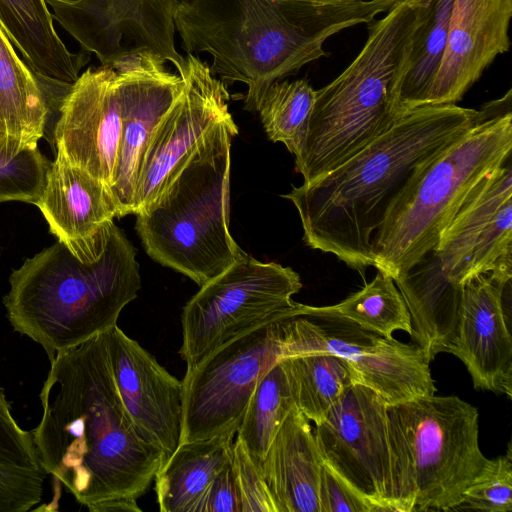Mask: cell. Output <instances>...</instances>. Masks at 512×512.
Returning <instances> with one entry per match:
<instances>
[{
  "instance_id": "6da1fadb",
  "label": "cell",
  "mask_w": 512,
  "mask_h": 512,
  "mask_svg": "<svg viewBox=\"0 0 512 512\" xmlns=\"http://www.w3.org/2000/svg\"><path fill=\"white\" fill-rule=\"evenodd\" d=\"M33 430L40 463L90 512H140L165 463L137 434L111 371L105 332L50 360Z\"/></svg>"
},
{
  "instance_id": "7a4b0ae2",
  "label": "cell",
  "mask_w": 512,
  "mask_h": 512,
  "mask_svg": "<svg viewBox=\"0 0 512 512\" xmlns=\"http://www.w3.org/2000/svg\"><path fill=\"white\" fill-rule=\"evenodd\" d=\"M481 115L456 104L408 110L345 162L282 195L299 214L306 244L363 274L373 265V236L414 170Z\"/></svg>"
},
{
  "instance_id": "3957f363",
  "label": "cell",
  "mask_w": 512,
  "mask_h": 512,
  "mask_svg": "<svg viewBox=\"0 0 512 512\" xmlns=\"http://www.w3.org/2000/svg\"><path fill=\"white\" fill-rule=\"evenodd\" d=\"M401 0H194L175 16L187 53L207 52L226 85H247L244 108L256 112L266 90L326 56L331 35L371 23Z\"/></svg>"
},
{
  "instance_id": "277c9868",
  "label": "cell",
  "mask_w": 512,
  "mask_h": 512,
  "mask_svg": "<svg viewBox=\"0 0 512 512\" xmlns=\"http://www.w3.org/2000/svg\"><path fill=\"white\" fill-rule=\"evenodd\" d=\"M3 303L13 329L53 359L117 325L141 288L136 250L111 223L102 249L80 259L62 242L28 258L9 277Z\"/></svg>"
},
{
  "instance_id": "5b68a950",
  "label": "cell",
  "mask_w": 512,
  "mask_h": 512,
  "mask_svg": "<svg viewBox=\"0 0 512 512\" xmlns=\"http://www.w3.org/2000/svg\"><path fill=\"white\" fill-rule=\"evenodd\" d=\"M512 91L481 109L466 132L423 161L372 240L373 265L396 279L434 249L477 184L511 158Z\"/></svg>"
},
{
  "instance_id": "8992f818",
  "label": "cell",
  "mask_w": 512,
  "mask_h": 512,
  "mask_svg": "<svg viewBox=\"0 0 512 512\" xmlns=\"http://www.w3.org/2000/svg\"><path fill=\"white\" fill-rule=\"evenodd\" d=\"M418 4L401 0L372 21L355 60L316 90L307 138L295 160L303 183L313 182L386 132L401 115L399 92Z\"/></svg>"
},
{
  "instance_id": "52a82bcc",
  "label": "cell",
  "mask_w": 512,
  "mask_h": 512,
  "mask_svg": "<svg viewBox=\"0 0 512 512\" xmlns=\"http://www.w3.org/2000/svg\"><path fill=\"white\" fill-rule=\"evenodd\" d=\"M238 127L221 121L163 192L136 214L146 253L199 286L244 251L229 231L230 150Z\"/></svg>"
},
{
  "instance_id": "ba28073f",
  "label": "cell",
  "mask_w": 512,
  "mask_h": 512,
  "mask_svg": "<svg viewBox=\"0 0 512 512\" xmlns=\"http://www.w3.org/2000/svg\"><path fill=\"white\" fill-rule=\"evenodd\" d=\"M400 512L450 510L485 469L479 414L458 396L387 405Z\"/></svg>"
},
{
  "instance_id": "9c48e42d",
  "label": "cell",
  "mask_w": 512,
  "mask_h": 512,
  "mask_svg": "<svg viewBox=\"0 0 512 512\" xmlns=\"http://www.w3.org/2000/svg\"><path fill=\"white\" fill-rule=\"evenodd\" d=\"M300 276L290 267L264 263L243 253L233 264L200 286L181 315L186 368L198 364L216 348L292 308L300 291Z\"/></svg>"
},
{
  "instance_id": "30bf717a",
  "label": "cell",
  "mask_w": 512,
  "mask_h": 512,
  "mask_svg": "<svg viewBox=\"0 0 512 512\" xmlns=\"http://www.w3.org/2000/svg\"><path fill=\"white\" fill-rule=\"evenodd\" d=\"M292 308L240 334L195 366L186 368L182 380L181 443L208 439L239 426L257 383L279 359L282 322L292 317Z\"/></svg>"
},
{
  "instance_id": "8fae6325",
  "label": "cell",
  "mask_w": 512,
  "mask_h": 512,
  "mask_svg": "<svg viewBox=\"0 0 512 512\" xmlns=\"http://www.w3.org/2000/svg\"><path fill=\"white\" fill-rule=\"evenodd\" d=\"M313 430L322 461L351 489L376 512H400L387 404L376 392L354 384Z\"/></svg>"
},
{
  "instance_id": "7c38bea8",
  "label": "cell",
  "mask_w": 512,
  "mask_h": 512,
  "mask_svg": "<svg viewBox=\"0 0 512 512\" xmlns=\"http://www.w3.org/2000/svg\"><path fill=\"white\" fill-rule=\"evenodd\" d=\"M348 324L325 327L306 316L286 318L282 322L281 353L323 351L337 355L348 364L356 383L376 392L387 405L436 392L430 361L417 344Z\"/></svg>"
},
{
  "instance_id": "4fadbf2b",
  "label": "cell",
  "mask_w": 512,
  "mask_h": 512,
  "mask_svg": "<svg viewBox=\"0 0 512 512\" xmlns=\"http://www.w3.org/2000/svg\"><path fill=\"white\" fill-rule=\"evenodd\" d=\"M194 0H46L53 18L101 65L149 52L180 75L185 58L175 47V16Z\"/></svg>"
},
{
  "instance_id": "5bb4252c",
  "label": "cell",
  "mask_w": 512,
  "mask_h": 512,
  "mask_svg": "<svg viewBox=\"0 0 512 512\" xmlns=\"http://www.w3.org/2000/svg\"><path fill=\"white\" fill-rule=\"evenodd\" d=\"M511 158L482 179L442 232L433 251L444 277L463 287L489 273L512 278Z\"/></svg>"
},
{
  "instance_id": "9a60e30c",
  "label": "cell",
  "mask_w": 512,
  "mask_h": 512,
  "mask_svg": "<svg viewBox=\"0 0 512 512\" xmlns=\"http://www.w3.org/2000/svg\"><path fill=\"white\" fill-rule=\"evenodd\" d=\"M184 89L160 121L143 157L132 214L151 204L181 171L210 132L231 116L227 85L207 62L187 53Z\"/></svg>"
},
{
  "instance_id": "2e32d148",
  "label": "cell",
  "mask_w": 512,
  "mask_h": 512,
  "mask_svg": "<svg viewBox=\"0 0 512 512\" xmlns=\"http://www.w3.org/2000/svg\"><path fill=\"white\" fill-rule=\"evenodd\" d=\"M165 63L152 53L140 52L110 64L118 74L121 103V135L110 185L118 218L132 214L146 149L184 89V80Z\"/></svg>"
},
{
  "instance_id": "e0dca14e",
  "label": "cell",
  "mask_w": 512,
  "mask_h": 512,
  "mask_svg": "<svg viewBox=\"0 0 512 512\" xmlns=\"http://www.w3.org/2000/svg\"><path fill=\"white\" fill-rule=\"evenodd\" d=\"M109 363L137 434L166 460L181 443L183 382L117 325L105 332Z\"/></svg>"
},
{
  "instance_id": "ac0fdd59",
  "label": "cell",
  "mask_w": 512,
  "mask_h": 512,
  "mask_svg": "<svg viewBox=\"0 0 512 512\" xmlns=\"http://www.w3.org/2000/svg\"><path fill=\"white\" fill-rule=\"evenodd\" d=\"M53 136L57 153L106 184L112 182L121 135L118 74L90 67L68 88Z\"/></svg>"
},
{
  "instance_id": "d6986e66",
  "label": "cell",
  "mask_w": 512,
  "mask_h": 512,
  "mask_svg": "<svg viewBox=\"0 0 512 512\" xmlns=\"http://www.w3.org/2000/svg\"><path fill=\"white\" fill-rule=\"evenodd\" d=\"M511 284L482 274L462 288L455 336L447 349L466 366L474 388L512 396V336L505 310Z\"/></svg>"
},
{
  "instance_id": "ffe728a7",
  "label": "cell",
  "mask_w": 512,
  "mask_h": 512,
  "mask_svg": "<svg viewBox=\"0 0 512 512\" xmlns=\"http://www.w3.org/2000/svg\"><path fill=\"white\" fill-rule=\"evenodd\" d=\"M512 0H454L447 46L426 105L456 104L509 50Z\"/></svg>"
},
{
  "instance_id": "44dd1931",
  "label": "cell",
  "mask_w": 512,
  "mask_h": 512,
  "mask_svg": "<svg viewBox=\"0 0 512 512\" xmlns=\"http://www.w3.org/2000/svg\"><path fill=\"white\" fill-rule=\"evenodd\" d=\"M36 206L50 232L80 259L98 253L117 217L109 187L56 153Z\"/></svg>"
},
{
  "instance_id": "7402d4cb",
  "label": "cell",
  "mask_w": 512,
  "mask_h": 512,
  "mask_svg": "<svg viewBox=\"0 0 512 512\" xmlns=\"http://www.w3.org/2000/svg\"><path fill=\"white\" fill-rule=\"evenodd\" d=\"M322 463L310 421L295 407L273 437L261 464L277 512H320Z\"/></svg>"
},
{
  "instance_id": "603a6c76",
  "label": "cell",
  "mask_w": 512,
  "mask_h": 512,
  "mask_svg": "<svg viewBox=\"0 0 512 512\" xmlns=\"http://www.w3.org/2000/svg\"><path fill=\"white\" fill-rule=\"evenodd\" d=\"M0 27L33 73L46 82L70 87L90 58L84 50H68L46 0H0Z\"/></svg>"
},
{
  "instance_id": "cb8c5ba5",
  "label": "cell",
  "mask_w": 512,
  "mask_h": 512,
  "mask_svg": "<svg viewBox=\"0 0 512 512\" xmlns=\"http://www.w3.org/2000/svg\"><path fill=\"white\" fill-rule=\"evenodd\" d=\"M393 280L410 313L411 337L431 362L453 341L463 287L444 277L433 250Z\"/></svg>"
},
{
  "instance_id": "d4e9b609",
  "label": "cell",
  "mask_w": 512,
  "mask_h": 512,
  "mask_svg": "<svg viewBox=\"0 0 512 512\" xmlns=\"http://www.w3.org/2000/svg\"><path fill=\"white\" fill-rule=\"evenodd\" d=\"M49 115L37 76L0 27V155L37 148Z\"/></svg>"
},
{
  "instance_id": "484cf974",
  "label": "cell",
  "mask_w": 512,
  "mask_h": 512,
  "mask_svg": "<svg viewBox=\"0 0 512 512\" xmlns=\"http://www.w3.org/2000/svg\"><path fill=\"white\" fill-rule=\"evenodd\" d=\"M237 429L180 443L153 480L161 512H201L213 479L232 457Z\"/></svg>"
},
{
  "instance_id": "4316f807",
  "label": "cell",
  "mask_w": 512,
  "mask_h": 512,
  "mask_svg": "<svg viewBox=\"0 0 512 512\" xmlns=\"http://www.w3.org/2000/svg\"><path fill=\"white\" fill-rule=\"evenodd\" d=\"M47 473L32 432L14 418L0 386V512H27L40 503Z\"/></svg>"
},
{
  "instance_id": "83f0119b",
  "label": "cell",
  "mask_w": 512,
  "mask_h": 512,
  "mask_svg": "<svg viewBox=\"0 0 512 512\" xmlns=\"http://www.w3.org/2000/svg\"><path fill=\"white\" fill-rule=\"evenodd\" d=\"M293 315L341 320L389 339L393 338L395 331L412 333L406 302L393 278L381 271L361 290L343 301L321 307L296 303Z\"/></svg>"
},
{
  "instance_id": "f1b7e54d",
  "label": "cell",
  "mask_w": 512,
  "mask_h": 512,
  "mask_svg": "<svg viewBox=\"0 0 512 512\" xmlns=\"http://www.w3.org/2000/svg\"><path fill=\"white\" fill-rule=\"evenodd\" d=\"M454 0H421L399 92L400 114L426 105L445 54Z\"/></svg>"
},
{
  "instance_id": "f546056e",
  "label": "cell",
  "mask_w": 512,
  "mask_h": 512,
  "mask_svg": "<svg viewBox=\"0 0 512 512\" xmlns=\"http://www.w3.org/2000/svg\"><path fill=\"white\" fill-rule=\"evenodd\" d=\"M298 410L314 424L356 383L348 364L323 351H287L279 356Z\"/></svg>"
},
{
  "instance_id": "4dcf8cb0",
  "label": "cell",
  "mask_w": 512,
  "mask_h": 512,
  "mask_svg": "<svg viewBox=\"0 0 512 512\" xmlns=\"http://www.w3.org/2000/svg\"><path fill=\"white\" fill-rule=\"evenodd\" d=\"M296 407L291 386L279 359L257 383L238 426L239 439L261 465L276 432Z\"/></svg>"
},
{
  "instance_id": "1f68e13d",
  "label": "cell",
  "mask_w": 512,
  "mask_h": 512,
  "mask_svg": "<svg viewBox=\"0 0 512 512\" xmlns=\"http://www.w3.org/2000/svg\"><path fill=\"white\" fill-rule=\"evenodd\" d=\"M316 90L305 79L276 81L257 111L269 139L281 142L298 159L305 146Z\"/></svg>"
},
{
  "instance_id": "d6a6232c",
  "label": "cell",
  "mask_w": 512,
  "mask_h": 512,
  "mask_svg": "<svg viewBox=\"0 0 512 512\" xmlns=\"http://www.w3.org/2000/svg\"><path fill=\"white\" fill-rule=\"evenodd\" d=\"M50 164L38 147L12 158L0 155V202L16 200L36 205Z\"/></svg>"
},
{
  "instance_id": "836d02e7",
  "label": "cell",
  "mask_w": 512,
  "mask_h": 512,
  "mask_svg": "<svg viewBox=\"0 0 512 512\" xmlns=\"http://www.w3.org/2000/svg\"><path fill=\"white\" fill-rule=\"evenodd\" d=\"M461 505L487 512L512 511V448L489 459L483 472L465 490Z\"/></svg>"
},
{
  "instance_id": "e575fe53",
  "label": "cell",
  "mask_w": 512,
  "mask_h": 512,
  "mask_svg": "<svg viewBox=\"0 0 512 512\" xmlns=\"http://www.w3.org/2000/svg\"><path fill=\"white\" fill-rule=\"evenodd\" d=\"M232 464L241 512H277L261 465L252 459L243 443L237 438L232 447Z\"/></svg>"
},
{
  "instance_id": "d590c367",
  "label": "cell",
  "mask_w": 512,
  "mask_h": 512,
  "mask_svg": "<svg viewBox=\"0 0 512 512\" xmlns=\"http://www.w3.org/2000/svg\"><path fill=\"white\" fill-rule=\"evenodd\" d=\"M318 501L320 512H376L371 504L351 489L324 462L320 473Z\"/></svg>"
},
{
  "instance_id": "8d00e7d4",
  "label": "cell",
  "mask_w": 512,
  "mask_h": 512,
  "mask_svg": "<svg viewBox=\"0 0 512 512\" xmlns=\"http://www.w3.org/2000/svg\"><path fill=\"white\" fill-rule=\"evenodd\" d=\"M201 512H241L232 457L213 479L203 500Z\"/></svg>"
},
{
  "instance_id": "74e56055",
  "label": "cell",
  "mask_w": 512,
  "mask_h": 512,
  "mask_svg": "<svg viewBox=\"0 0 512 512\" xmlns=\"http://www.w3.org/2000/svg\"><path fill=\"white\" fill-rule=\"evenodd\" d=\"M405 1L413 2V3H418V2H420L421 0H405Z\"/></svg>"
}]
</instances>
